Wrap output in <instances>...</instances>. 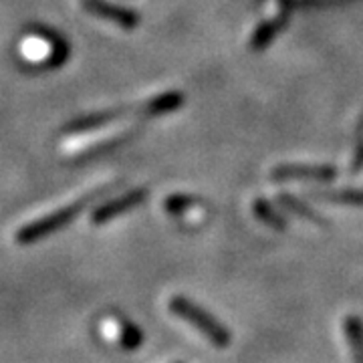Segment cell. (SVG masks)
I'll return each mask as SVG.
<instances>
[{
  "label": "cell",
  "mask_w": 363,
  "mask_h": 363,
  "mask_svg": "<svg viewBox=\"0 0 363 363\" xmlns=\"http://www.w3.org/2000/svg\"><path fill=\"white\" fill-rule=\"evenodd\" d=\"M169 311L182 317L184 321H188L192 327H196L212 345H216L220 350L230 345V331L226 327H222L210 313L204 311L200 305L192 303L190 298L174 297L169 301Z\"/></svg>",
  "instance_id": "6da1fadb"
},
{
  "label": "cell",
  "mask_w": 363,
  "mask_h": 363,
  "mask_svg": "<svg viewBox=\"0 0 363 363\" xmlns=\"http://www.w3.org/2000/svg\"><path fill=\"white\" fill-rule=\"evenodd\" d=\"M85 206V202H75V204H69V206L61 208V210H57V212H52L49 216H43L39 220L30 222V224H26L25 228H21L18 234H16V238L23 242V245H28V242H33V240H39L43 236H47V234H52L55 230H59V228H63L67 222H71L75 216H77V212L81 208Z\"/></svg>",
  "instance_id": "7a4b0ae2"
},
{
  "label": "cell",
  "mask_w": 363,
  "mask_h": 363,
  "mask_svg": "<svg viewBox=\"0 0 363 363\" xmlns=\"http://www.w3.org/2000/svg\"><path fill=\"white\" fill-rule=\"evenodd\" d=\"M335 178V169L329 166H279L272 169V180H315L325 182Z\"/></svg>",
  "instance_id": "3957f363"
},
{
  "label": "cell",
  "mask_w": 363,
  "mask_h": 363,
  "mask_svg": "<svg viewBox=\"0 0 363 363\" xmlns=\"http://www.w3.org/2000/svg\"><path fill=\"white\" fill-rule=\"evenodd\" d=\"M143 198H145V190H133L130 194L121 196V198L111 200V202H107L104 206L97 208V210L93 212L91 220L95 222V224H104V222L111 220V218H117L119 214L128 212V210L135 208L138 204H142Z\"/></svg>",
  "instance_id": "277c9868"
},
{
  "label": "cell",
  "mask_w": 363,
  "mask_h": 363,
  "mask_svg": "<svg viewBox=\"0 0 363 363\" xmlns=\"http://www.w3.org/2000/svg\"><path fill=\"white\" fill-rule=\"evenodd\" d=\"M85 9L95 13L97 16H104V18H109L117 25L121 26H135L138 25V14L130 13V11H123L119 6H113L109 2H104V0H85Z\"/></svg>",
  "instance_id": "5b68a950"
},
{
  "label": "cell",
  "mask_w": 363,
  "mask_h": 363,
  "mask_svg": "<svg viewBox=\"0 0 363 363\" xmlns=\"http://www.w3.org/2000/svg\"><path fill=\"white\" fill-rule=\"evenodd\" d=\"M345 335H347V341H350L357 363H363V323L359 317L351 315L345 319Z\"/></svg>",
  "instance_id": "8992f818"
},
{
  "label": "cell",
  "mask_w": 363,
  "mask_h": 363,
  "mask_svg": "<svg viewBox=\"0 0 363 363\" xmlns=\"http://www.w3.org/2000/svg\"><path fill=\"white\" fill-rule=\"evenodd\" d=\"M182 101H184L182 93H168V95H162V97L154 99L152 104L147 105V109H150V113L157 116V113H166V111L180 107Z\"/></svg>",
  "instance_id": "52a82bcc"
},
{
  "label": "cell",
  "mask_w": 363,
  "mask_h": 363,
  "mask_svg": "<svg viewBox=\"0 0 363 363\" xmlns=\"http://www.w3.org/2000/svg\"><path fill=\"white\" fill-rule=\"evenodd\" d=\"M255 214L259 216L260 220L267 222L269 226L277 228V230H283V228H285V220H283L274 210H271V206H269L267 202H262V200H257V202H255Z\"/></svg>",
  "instance_id": "ba28073f"
},
{
  "label": "cell",
  "mask_w": 363,
  "mask_h": 363,
  "mask_svg": "<svg viewBox=\"0 0 363 363\" xmlns=\"http://www.w3.org/2000/svg\"><path fill=\"white\" fill-rule=\"evenodd\" d=\"M121 345L123 350H138L142 345V331L135 327L133 323H123L121 325Z\"/></svg>",
  "instance_id": "9c48e42d"
},
{
  "label": "cell",
  "mask_w": 363,
  "mask_h": 363,
  "mask_svg": "<svg viewBox=\"0 0 363 363\" xmlns=\"http://www.w3.org/2000/svg\"><path fill=\"white\" fill-rule=\"evenodd\" d=\"M329 200L335 202H345V204H357L363 206V192H335V194H327Z\"/></svg>",
  "instance_id": "30bf717a"
},
{
  "label": "cell",
  "mask_w": 363,
  "mask_h": 363,
  "mask_svg": "<svg viewBox=\"0 0 363 363\" xmlns=\"http://www.w3.org/2000/svg\"><path fill=\"white\" fill-rule=\"evenodd\" d=\"M283 204H285L286 208H291V210H295L297 214H301V216H305V218H311V220H317L319 222V218L313 214V212H309V208H305L301 202H297L295 198H283Z\"/></svg>",
  "instance_id": "8fae6325"
}]
</instances>
